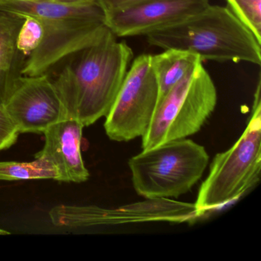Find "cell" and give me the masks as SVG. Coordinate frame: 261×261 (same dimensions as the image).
I'll return each mask as SVG.
<instances>
[{
  "instance_id": "cell-9",
  "label": "cell",
  "mask_w": 261,
  "mask_h": 261,
  "mask_svg": "<svg viewBox=\"0 0 261 261\" xmlns=\"http://www.w3.org/2000/svg\"><path fill=\"white\" fill-rule=\"evenodd\" d=\"M208 0H142L105 13V23L117 37L146 36L199 13Z\"/></svg>"
},
{
  "instance_id": "cell-3",
  "label": "cell",
  "mask_w": 261,
  "mask_h": 261,
  "mask_svg": "<svg viewBox=\"0 0 261 261\" xmlns=\"http://www.w3.org/2000/svg\"><path fill=\"white\" fill-rule=\"evenodd\" d=\"M146 36L151 45L191 51L202 62L261 65V44L228 7L209 4L185 20Z\"/></svg>"
},
{
  "instance_id": "cell-6",
  "label": "cell",
  "mask_w": 261,
  "mask_h": 261,
  "mask_svg": "<svg viewBox=\"0 0 261 261\" xmlns=\"http://www.w3.org/2000/svg\"><path fill=\"white\" fill-rule=\"evenodd\" d=\"M217 101L215 84L201 62L159 101L142 137V149L197 134L215 111Z\"/></svg>"
},
{
  "instance_id": "cell-15",
  "label": "cell",
  "mask_w": 261,
  "mask_h": 261,
  "mask_svg": "<svg viewBox=\"0 0 261 261\" xmlns=\"http://www.w3.org/2000/svg\"><path fill=\"white\" fill-rule=\"evenodd\" d=\"M23 23L18 33L17 48L25 59L40 45L44 29L40 21L32 16H24Z\"/></svg>"
},
{
  "instance_id": "cell-8",
  "label": "cell",
  "mask_w": 261,
  "mask_h": 261,
  "mask_svg": "<svg viewBox=\"0 0 261 261\" xmlns=\"http://www.w3.org/2000/svg\"><path fill=\"white\" fill-rule=\"evenodd\" d=\"M2 106L19 134H44L68 117L60 93L46 74L22 76Z\"/></svg>"
},
{
  "instance_id": "cell-13",
  "label": "cell",
  "mask_w": 261,
  "mask_h": 261,
  "mask_svg": "<svg viewBox=\"0 0 261 261\" xmlns=\"http://www.w3.org/2000/svg\"><path fill=\"white\" fill-rule=\"evenodd\" d=\"M56 166L46 157L36 155L31 162H0V180L59 179Z\"/></svg>"
},
{
  "instance_id": "cell-19",
  "label": "cell",
  "mask_w": 261,
  "mask_h": 261,
  "mask_svg": "<svg viewBox=\"0 0 261 261\" xmlns=\"http://www.w3.org/2000/svg\"><path fill=\"white\" fill-rule=\"evenodd\" d=\"M10 234V232L7 230H4V229L0 228V235H8Z\"/></svg>"
},
{
  "instance_id": "cell-10",
  "label": "cell",
  "mask_w": 261,
  "mask_h": 261,
  "mask_svg": "<svg viewBox=\"0 0 261 261\" xmlns=\"http://www.w3.org/2000/svg\"><path fill=\"white\" fill-rule=\"evenodd\" d=\"M84 127L77 119L67 117L44 132L45 145L36 155L46 157L56 166L58 181L82 183L89 178L81 149Z\"/></svg>"
},
{
  "instance_id": "cell-12",
  "label": "cell",
  "mask_w": 261,
  "mask_h": 261,
  "mask_svg": "<svg viewBox=\"0 0 261 261\" xmlns=\"http://www.w3.org/2000/svg\"><path fill=\"white\" fill-rule=\"evenodd\" d=\"M201 62V59L195 53L177 48H168L160 54L151 56V64L158 82V103Z\"/></svg>"
},
{
  "instance_id": "cell-16",
  "label": "cell",
  "mask_w": 261,
  "mask_h": 261,
  "mask_svg": "<svg viewBox=\"0 0 261 261\" xmlns=\"http://www.w3.org/2000/svg\"><path fill=\"white\" fill-rule=\"evenodd\" d=\"M19 131L0 105V151L9 149L17 141Z\"/></svg>"
},
{
  "instance_id": "cell-2",
  "label": "cell",
  "mask_w": 261,
  "mask_h": 261,
  "mask_svg": "<svg viewBox=\"0 0 261 261\" xmlns=\"http://www.w3.org/2000/svg\"><path fill=\"white\" fill-rule=\"evenodd\" d=\"M0 12L40 21L44 29L39 46L25 59L22 76L46 74L68 56L98 42L108 27L97 0L79 5H62L39 0H0Z\"/></svg>"
},
{
  "instance_id": "cell-18",
  "label": "cell",
  "mask_w": 261,
  "mask_h": 261,
  "mask_svg": "<svg viewBox=\"0 0 261 261\" xmlns=\"http://www.w3.org/2000/svg\"><path fill=\"white\" fill-rule=\"evenodd\" d=\"M39 1L54 3V4H62V5H79V4L92 2L94 0H39Z\"/></svg>"
},
{
  "instance_id": "cell-1",
  "label": "cell",
  "mask_w": 261,
  "mask_h": 261,
  "mask_svg": "<svg viewBox=\"0 0 261 261\" xmlns=\"http://www.w3.org/2000/svg\"><path fill=\"white\" fill-rule=\"evenodd\" d=\"M117 38L108 30L98 42L76 53L54 82L68 117L84 126L108 115L134 58L130 47Z\"/></svg>"
},
{
  "instance_id": "cell-17",
  "label": "cell",
  "mask_w": 261,
  "mask_h": 261,
  "mask_svg": "<svg viewBox=\"0 0 261 261\" xmlns=\"http://www.w3.org/2000/svg\"><path fill=\"white\" fill-rule=\"evenodd\" d=\"M97 1L100 4L101 8L103 9L105 13H106L108 12L111 11V10L121 8V7L130 5V4L140 2L142 0H97Z\"/></svg>"
},
{
  "instance_id": "cell-5",
  "label": "cell",
  "mask_w": 261,
  "mask_h": 261,
  "mask_svg": "<svg viewBox=\"0 0 261 261\" xmlns=\"http://www.w3.org/2000/svg\"><path fill=\"white\" fill-rule=\"evenodd\" d=\"M209 162L205 148L180 139L144 149L128 161L136 192L146 199L178 198L202 177Z\"/></svg>"
},
{
  "instance_id": "cell-14",
  "label": "cell",
  "mask_w": 261,
  "mask_h": 261,
  "mask_svg": "<svg viewBox=\"0 0 261 261\" xmlns=\"http://www.w3.org/2000/svg\"><path fill=\"white\" fill-rule=\"evenodd\" d=\"M227 7L261 44V0H227Z\"/></svg>"
},
{
  "instance_id": "cell-7",
  "label": "cell",
  "mask_w": 261,
  "mask_h": 261,
  "mask_svg": "<svg viewBox=\"0 0 261 261\" xmlns=\"http://www.w3.org/2000/svg\"><path fill=\"white\" fill-rule=\"evenodd\" d=\"M159 100V85L151 55L134 59L105 123L110 140L128 142L147 131Z\"/></svg>"
},
{
  "instance_id": "cell-4",
  "label": "cell",
  "mask_w": 261,
  "mask_h": 261,
  "mask_svg": "<svg viewBox=\"0 0 261 261\" xmlns=\"http://www.w3.org/2000/svg\"><path fill=\"white\" fill-rule=\"evenodd\" d=\"M260 89L259 79L245 129L231 147L217 154L211 163L195 203L199 217L242 196L260 179Z\"/></svg>"
},
{
  "instance_id": "cell-11",
  "label": "cell",
  "mask_w": 261,
  "mask_h": 261,
  "mask_svg": "<svg viewBox=\"0 0 261 261\" xmlns=\"http://www.w3.org/2000/svg\"><path fill=\"white\" fill-rule=\"evenodd\" d=\"M23 18L0 12V105L22 77L25 57L18 50V33Z\"/></svg>"
}]
</instances>
